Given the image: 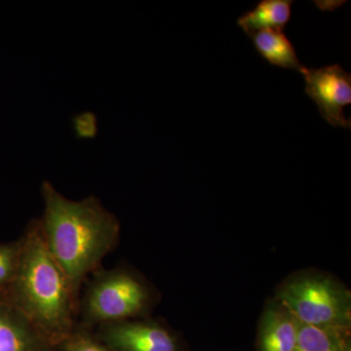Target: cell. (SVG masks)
<instances>
[{"instance_id": "6da1fadb", "label": "cell", "mask_w": 351, "mask_h": 351, "mask_svg": "<svg viewBox=\"0 0 351 351\" xmlns=\"http://www.w3.org/2000/svg\"><path fill=\"white\" fill-rule=\"evenodd\" d=\"M41 193L45 209L39 225L44 241L76 299L88 274L119 243L120 225L94 196L69 200L49 182H43Z\"/></svg>"}, {"instance_id": "7a4b0ae2", "label": "cell", "mask_w": 351, "mask_h": 351, "mask_svg": "<svg viewBox=\"0 0 351 351\" xmlns=\"http://www.w3.org/2000/svg\"><path fill=\"white\" fill-rule=\"evenodd\" d=\"M5 294L49 343H62L75 330L76 299L38 221L21 239L17 271Z\"/></svg>"}, {"instance_id": "3957f363", "label": "cell", "mask_w": 351, "mask_h": 351, "mask_svg": "<svg viewBox=\"0 0 351 351\" xmlns=\"http://www.w3.org/2000/svg\"><path fill=\"white\" fill-rule=\"evenodd\" d=\"M274 297L304 325L351 330V292L338 277L317 269L292 272Z\"/></svg>"}, {"instance_id": "277c9868", "label": "cell", "mask_w": 351, "mask_h": 351, "mask_svg": "<svg viewBox=\"0 0 351 351\" xmlns=\"http://www.w3.org/2000/svg\"><path fill=\"white\" fill-rule=\"evenodd\" d=\"M158 292L144 276L127 267L101 270L83 295L82 315L87 326L149 317Z\"/></svg>"}, {"instance_id": "5b68a950", "label": "cell", "mask_w": 351, "mask_h": 351, "mask_svg": "<svg viewBox=\"0 0 351 351\" xmlns=\"http://www.w3.org/2000/svg\"><path fill=\"white\" fill-rule=\"evenodd\" d=\"M99 339L113 351H186L169 326L151 317L101 325Z\"/></svg>"}, {"instance_id": "8992f818", "label": "cell", "mask_w": 351, "mask_h": 351, "mask_svg": "<svg viewBox=\"0 0 351 351\" xmlns=\"http://www.w3.org/2000/svg\"><path fill=\"white\" fill-rule=\"evenodd\" d=\"M301 73L306 82V93L316 104L323 119L334 127L351 128L345 108L351 104V75L339 64L307 69Z\"/></svg>"}, {"instance_id": "52a82bcc", "label": "cell", "mask_w": 351, "mask_h": 351, "mask_svg": "<svg viewBox=\"0 0 351 351\" xmlns=\"http://www.w3.org/2000/svg\"><path fill=\"white\" fill-rule=\"evenodd\" d=\"M302 323L272 295L258 319L256 351H294Z\"/></svg>"}, {"instance_id": "ba28073f", "label": "cell", "mask_w": 351, "mask_h": 351, "mask_svg": "<svg viewBox=\"0 0 351 351\" xmlns=\"http://www.w3.org/2000/svg\"><path fill=\"white\" fill-rule=\"evenodd\" d=\"M46 343L5 293L0 294V351H45Z\"/></svg>"}, {"instance_id": "9c48e42d", "label": "cell", "mask_w": 351, "mask_h": 351, "mask_svg": "<svg viewBox=\"0 0 351 351\" xmlns=\"http://www.w3.org/2000/svg\"><path fill=\"white\" fill-rule=\"evenodd\" d=\"M258 54L272 66L300 71L304 68L292 43L283 31L265 29L250 34Z\"/></svg>"}, {"instance_id": "30bf717a", "label": "cell", "mask_w": 351, "mask_h": 351, "mask_svg": "<svg viewBox=\"0 0 351 351\" xmlns=\"http://www.w3.org/2000/svg\"><path fill=\"white\" fill-rule=\"evenodd\" d=\"M291 0H263L253 10L243 14L237 20V25L248 36L265 29L283 31L292 12Z\"/></svg>"}, {"instance_id": "8fae6325", "label": "cell", "mask_w": 351, "mask_h": 351, "mask_svg": "<svg viewBox=\"0 0 351 351\" xmlns=\"http://www.w3.org/2000/svg\"><path fill=\"white\" fill-rule=\"evenodd\" d=\"M294 351H351V330L302 324Z\"/></svg>"}, {"instance_id": "7c38bea8", "label": "cell", "mask_w": 351, "mask_h": 351, "mask_svg": "<svg viewBox=\"0 0 351 351\" xmlns=\"http://www.w3.org/2000/svg\"><path fill=\"white\" fill-rule=\"evenodd\" d=\"M21 252V239L0 244V294L5 293L12 284L17 271Z\"/></svg>"}, {"instance_id": "4fadbf2b", "label": "cell", "mask_w": 351, "mask_h": 351, "mask_svg": "<svg viewBox=\"0 0 351 351\" xmlns=\"http://www.w3.org/2000/svg\"><path fill=\"white\" fill-rule=\"evenodd\" d=\"M61 343L64 351H113L100 339L80 330H73Z\"/></svg>"}]
</instances>
